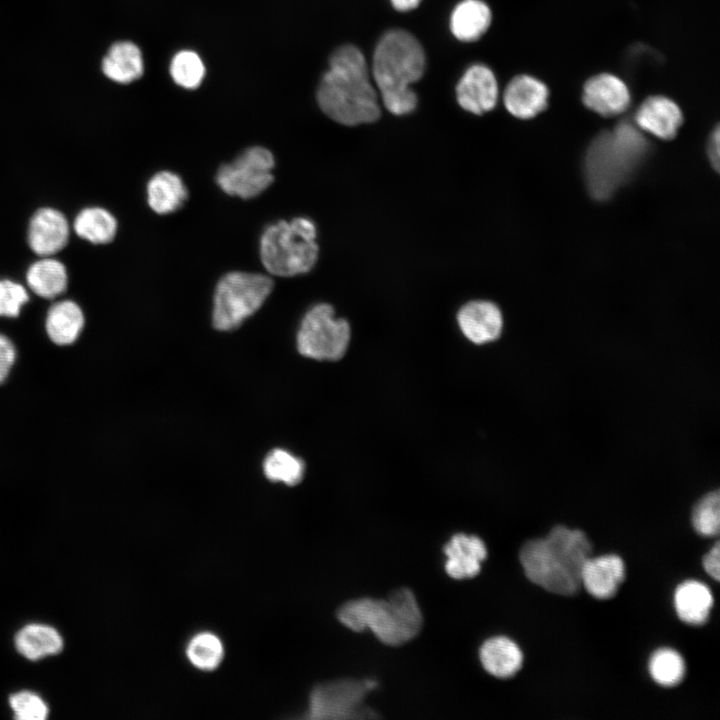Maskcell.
<instances>
[{
    "mask_svg": "<svg viewBox=\"0 0 720 720\" xmlns=\"http://www.w3.org/2000/svg\"><path fill=\"white\" fill-rule=\"evenodd\" d=\"M377 686L373 679H340L315 686L303 718L308 719H368L376 713L364 706L367 694Z\"/></svg>",
    "mask_w": 720,
    "mask_h": 720,
    "instance_id": "obj_8",
    "label": "cell"
},
{
    "mask_svg": "<svg viewBox=\"0 0 720 720\" xmlns=\"http://www.w3.org/2000/svg\"><path fill=\"white\" fill-rule=\"evenodd\" d=\"M317 101L327 116L346 126L372 123L379 118L378 93L357 47L344 45L331 55L329 69L317 90Z\"/></svg>",
    "mask_w": 720,
    "mask_h": 720,
    "instance_id": "obj_1",
    "label": "cell"
},
{
    "mask_svg": "<svg viewBox=\"0 0 720 720\" xmlns=\"http://www.w3.org/2000/svg\"><path fill=\"white\" fill-rule=\"evenodd\" d=\"M68 239V221L58 210L41 208L32 216L28 228V243L37 255H54L65 247Z\"/></svg>",
    "mask_w": 720,
    "mask_h": 720,
    "instance_id": "obj_13",
    "label": "cell"
},
{
    "mask_svg": "<svg viewBox=\"0 0 720 720\" xmlns=\"http://www.w3.org/2000/svg\"><path fill=\"white\" fill-rule=\"evenodd\" d=\"M582 98L590 110L605 117L623 113L631 101L626 84L609 73L590 78L584 85Z\"/></svg>",
    "mask_w": 720,
    "mask_h": 720,
    "instance_id": "obj_12",
    "label": "cell"
},
{
    "mask_svg": "<svg viewBox=\"0 0 720 720\" xmlns=\"http://www.w3.org/2000/svg\"><path fill=\"white\" fill-rule=\"evenodd\" d=\"M74 230L79 237L91 243L106 244L116 235L117 221L106 209L89 207L75 218Z\"/></svg>",
    "mask_w": 720,
    "mask_h": 720,
    "instance_id": "obj_27",
    "label": "cell"
},
{
    "mask_svg": "<svg viewBox=\"0 0 720 720\" xmlns=\"http://www.w3.org/2000/svg\"><path fill=\"white\" fill-rule=\"evenodd\" d=\"M15 718L21 720H44L48 715L45 702L36 694L23 691L10 697Z\"/></svg>",
    "mask_w": 720,
    "mask_h": 720,
    "instance_id": "obj_33",
    "label": "cell"
},
{
    "mask_svg": "<svg viewBox=\"0 0 720 720\" xmlns=\"http://www.w3.org/2000/svg\"><path fill=\"white\" fill-rule=\"evenodd\" d=\"M314 222L306 217L269 225L260 239V258L265 269L281 277L309 272L317 262L319 247Z\"/></svg>",
    "mask_w": 720,
    "mask_h": 720,
    "instance_id": "obj_6",
    "label": "cell"
},
{
    "mask_svg": "<svg viewBox=\"0 0 720 720\" xmlns=\"http://www.w3.org/2000/svg\"><path fill=\"white\" fill-rule=\"evenodd\" d=\"M548 97V88L543 82L529 75H519L507 85L504 104L514 117L530 119L547 107Z\"/></svg>",
    "mask_w": 720,
    "mask_h": 720,
    "instance_id": "obj_18",
    "label": "cell"
},
{
    "mask_svg": "<svg viewBox=\"0 0 720 720\" xmlns=\"http://www.w3.org/2000/svg\"><path fill=\"white\" fill-rule=\"evenodd\" d=\"M591 551V543L582 531L559 525L545 538L526 542L520 550V562L532 583L569 596L581 587V570Z\"/></svg>",
    "mask_w": 720,
    "mask_h": 720,
    "instance_id": "obj_2",
    "label": "cell"
},
{
    "mask_svg": "<svg viewBox=\"0 0 720 720\" xmlns=\"http://www.w3.org/2000/svg\"><path fill=\"white\" fill-rule=\"evenodd\" d=\"M274 164L273 154L268 149L254 146L245 150L233 162L221 166L216 181L219 187L231 196L253 198L273 182Z\"/></svg>",
    "mask_w": 720,
    "mask_h": 720,
    "instance_id": "obj_10",
    "label": "cell"
},
{
    "mask_svg": "<svg viewBox=\"0 0 720 720\" xmlns=\"http://www.w3.org/2000/svg\"><path fill=\"white\" fill-rule=\"evenodd\" d=\"M649 152V143L629 122L599 134L586 151L584 175L588 191L596 200H606L628 181Z\"/></svg>",
    "mask_w": 720,
    "mask_h": 720,
    "instance_id": "obj_4",
    "label": "cell"
},
{
    "mask_svg": "<svg viewBox=\"0 0 720 720\" xmlns=\"http://www.w3.org/2000/svg\"><path fill=\"white\" fill-rule=\"evenodd\" d=\"M708 155L714 169L719 168V129L716 128L708 145Z\"/></svg>",
    "mask_w": 720,
    "mask_h": 720,
    "instance_id": "obj_37",
    "label": "cell"
},
{
    "mask_svg": "<svg viewBox=\"0 0 720 720\" xmlns=\"http://www.w3.org/2000/svg\"><path fill=\"white\" fill-rule=\"evenodd\" d=\"M29 288L38 296L53 299L67 288V271L58 260L44 257L34 262L26 273Z\"/></svg>",
    "mask_w": 720,
    "mask_h": 720,
    "instance_id": "obj_25",
    "label": "cell"
},
{
    "mask_svg": "<svg viewBox=\"0 0 720 720\" xmlns=\"http://www.w3.org/2000/svg\"><path fill=\"white\" fill-rule=\"evenodd\" d=\"M16 358V350L9 338L0 334V384L7 378Z\"/></svg>",
    "mask_w": 720,
    "mask_h": 720,
    "instance_id": "obj_35",
    "label": "cell"
},
{
    "mask_svg": "<svg viewBox=\"0 0 720 720\" xmlns=\"http://www.w3.org/2000/svg\"><path fill=\"white\" fill-rule=\"evenodd\" d=\"M273 289L263 274L233 271L217 283L212 312L213 326L220 331L238 328L265 302Z\"/></svg>",
    "mask_w": 720,
    "mask_h": 720,
    "instance_id": "obj_7",
    "label": "cell"
},
{
    "mask_svg": "<svg viewBox=\"0 0 720 720\" xmlns=\"http://www.w3.org/2000/svg\"><path fill=\"white\" fill-rule=\"evenodd\" d=\"M457 320L463 334L476 344L497 339L503 328V317L498 306L490 301L475 300L463 305Z\"/></svg>",
    "mask_w": 720,
    "mask_h": 720,
    "instance_id": "obj_14",
    "label": "cell"
},
{
    "mask_svg": "<svg viewBox=\"0 0 720 720\" xmlns=\"http://www.w3.org/2000/svg\"><path fill=\"white\" fill-rule=\"evenodd\" d=\"M649 673L659 685L672 687L682 681L685 674V663L682 656L675 650L659 649L649 660Z\"/></svg>",
    "mask_w": 720,
    "mask_h": 720,
    "instance_id": "obj_30",
    "label": "cell"
},
{
    "mask_svg": "<svg viewBox=\"0 0 720 720\" xmlns=\"http://www.w3.org/2000/svg\"><path fill=\"white\" fill-rule=\"evenodd\" d=\"M456 95L459 105L464 110L481 115L491 111L497 103V80L485 65H473L459 80Z\"/></svg>",
    "mask_w": 720,
    "mask_h": 720,
    "instance_id": "obj_11",
    "label": "cell"
},
{
    "mask_svg": "<svg viewBox=\"0 0 720 720\" xmlns=\"http://www.w3.org/2000/svg\"><path fill=\"white\" fill-rule=\"evenodd\" d=\"M350 326L335 318L331 305L320 303L307 311L297 333L300 354L316 360H339L350 341Z\"/></svg>",
    "mask_w": 720,
    "mask_h": 720,
    "instance_id": "obj_9",
    "label": "cell"
},
{
    "mask_svg": "<svg viewBox=\"0 0 720 720\" xmlns=\"http://www.w3.org/2000/svg\"><path fill=\"white\" fill-rule=\"evenodd\" d=\"M188 191L180 176L171 171H160L147 184V201L157 214L166 215L182 207Z\"/></svg>",
    "mask_w": 720,
    "mask_h": 720,
    "instance_id": "obj_21",
    "label": "cell"
},
{
    "mask_svg": "<svg viewBox=\"0 0 720 720\" xmlns=\"http://www.w3.org/2000/svg\"><path fill=\"white\" fill-rule=\"evenodd\" d=\"M338 620L347 628L370 630L382 643L398 646L412 640L421 630L423 617L411 590L400 588L387 599L359 598L343 604Z\"/></svg>",
    "mask_w": 720,
    "mask_h": 720,
    "instance_id": "obj_5",
    "label": "cell"
},
{
    "mask_svg": "<svg viewBox=\"0 0 720 720\" xmlns=\"http://www.w3.org/2000/svg\"><path fill=\"white\" fill-rule=\"evenodd\" d=\"M443 551L447 557L445 570L454 579L476 576L487 556V549L481 538L463 533L453 535Z\"/></svg>",
    "mask_w": 720,
    "mask_h": 720,
    "instance_id": "obj_17",
    "label": "cell"
},
{
    "mask_svg": "<svg viewBox=\"0 0 720 720\" xmlns=\"http://www.w3.org/2000/svg\"><path fill=\"white\" fill-rule=\"evenodd\" d=\"M625 578L623 560L614 554L589 557L581 570V586L597 599L615 595Z\"/></svg>",
    "mask_w": 720,
    "mask_h": 720,
    "instance_id": "obj_16",
    "label": "cell"
},
{
    "mask_svg": "<svg viewBox=\"0 0 720 720\" xmlns=\"http://www.w3.org/2000/svg\"><path fill=\"white\" fill-rule=\"evenodd\" d=\"M491 18V10L483 1L463 0L451 14L450 28L458 40L472 42L487 31Z\"/></svg>",
    "mask_w": 720,
    "mask_h": 720,
    "instance_id": "obj_22",
    "label": "cell"
},
{
    "mask_svg": "<svg viewBox=\"0 0 720 720\" xmlns=\"http://www.w3.org/2000/svg\"><path fill=\"white\" fill-rule=\"evenodd\" d=\"M424 68L423 48L411 33L394 29L383 35L374 51L372 77L389 112L401 116L415 109L417 96L410 86Z\"/></svg>",
    "mask_w": 720,
    "mask_h": 720,
    "instance_id": "obj_3",
    "label": "cell"
},
{
    "mask_svg": "<svg viewBox=\"0 0 720 720\" xmlns=\"http://www.w3.org/2000/svg\"><path fill=\"white\" fill-rule=\"evenodd\" d=\"M692 524L695 531L707 537L717 536L720 528V496L713 491L705 495L694 507Z\"/></svg>",
    "mask_w": 720,
    "mask_h": 720,
    "instance_id": "obj_32",
    "label": "cell"
},
{
    "mask_svg": "<svg viewBox=\"0 0 720 720\" xmlns=\"http://www.w3.org/2000/svg\"><path fill=\"white\" fill-rule=\"evenodd\" d=\"M703 567L706 573L716 581L720 579V547L719 542L710 549L703 558Z\"/></svg>",
    "mask_w": 720,
    "mask_h": 720,
    "instance_id": "obj_36",
    "label": "cell"
},
{
    "mask_svg": "<svg viewBox=\"0 0 720 720\" xmlns=\"http://www.w3.org/2000/svg\"><path fill=\"white\" fill-rule=\"evenodd\" d=\"M674 605L678 617L687 624H703L713 606L709 588L698 581L689 580L675 590Z\"/></svg>",
    "mask_w": 720,
    "mask_h": 720,
    "instance_id": "obj_23",
    "label": "cell"
},
{
    "mask_svg": "<svg viewBox=\"0 0 720 720\" xmlns=\"http://www.w3.org/2000/svg\"><path fill=\"white\" fill-rule=\"evenodd\" d=\"M222 640L213 632L201 631L187 642L185 654L189 662L202 671H213L224 658Z\"/></svg>",
    "mask_w": 720,
    "mask_h": 720,
    "instance_id": "obj_28",
    "label": "cell"
},
{
    "mask_svg": "<svg viewBox=\"0 0 720 720\" xmlns=\"http://www.w3.org/2000/svg\"><path fill=\"white\" fill-rule=\"evenodd\" d=\"M84 326L81 308L71 300L53 304L46 318L49 338L58 345H69L76 341Z\"/></svg>",
    "mask_w": 720,
    "mask_h": 720,
    "instance_id": "obj_24",
    "label": "cell"
},
{
    "mask_svg": "<svg viewBox=\"0 0 720 720\" xmlns=\"http://www.w3.org/2000/svg\"><path fill=\"white\" fill-rule=\"evenodd\" d=\"M170 74L179 86L194 89L201 84L205 67L198 54L190 50H183L173 57Z\"/></svg>",
    "mask_w": 720,
    "mask_h": 720,
    "instance_id": "obj_31",
    "label": "cell"
},
{
    "mask_svg": "<svg viewBox=\"0 0 720 720\" xmlns=\"http://www.w3.org/2000/svg\"><path fill=\"white\" fill-rule=\"evenodd\" d=\"M264 474L273 482H282L289 486L298 484L304 475V462L283 449H274L263 463Z\"/></svg>",
    "mask_w": 720,
    "mask_h": 720,
    "instance_id": "obj_29",
    "label": "cell"
},
{
    "mask_svg": "<svg viewBox=\"0 0 720 720\" xmlns=\"http://www.w3.org/2000/svg\"><path fill=\"white\" fill-rule=\"evenodd\" d=\"M102 71L106 77L121 84L139 79L144 72L140 49L129 41L114 43L103 58Z\"/></svg>",
    "mask_w": 720,
    "mask_h": 720,
    "instance_id": "obj_20",
    "label": "cell"
},
{
    "mask_svg": "<svg viewBox=\"0 0 720 720\" xmlns=\"http://www.w3.org/2000/svg\"><path fill=\"white\" fill-rule=\"evenodd\" d=\"M390 2L396 10L405 12L415 9L421 0H390Z\"/></svg>",
    "mask_w": 720,
    "mask_h": 720,
    "instance_id": "obj_38",
    "label": "cell"
},
{
    "mask_svg": "<svg viewBox=\"0 0 720 720\" xmlns=\"http://www.w3.org/2000/svg\"><path fill=\"white\" fill-rule=\"evenodd\" d=\"M15 643L18 651L31 660L56 654L63 647L60 634L54 628L42 624L23 627L17 633Z\"/></svg>",
    "mask_w": 720,
    "mask_h": 720,
    "instance_id": "obj_26",
    "label": "cell"
},
{
    "mask_svg": "<svg viewBox=\"0 0 720 720\" xmlns=\"http://www.w3.org/2000/svg\"><path fill=\"white\" fill-rule=\"evenodd\" d=\"M682 121L678 105L664 96L647 98L635 113L637 127L662 140L674 138Z\"/></svg>",
    "mask_w": 720,
    "mask_h": 720,
    "instance_id": "obj_15",
    "label": "cell"
},
{
    "mask_svg": "<svg viewBox=\"0 0 720 720\" xmlns=\"http://www.w3.org/2000/svg\"><path fill=\"white\" fill-rule=\"evenodd\" d=\"M480 660L489 674L498 678H509L520 670L523 654L513 640L497 636L482 644Z\"/></svg>",
    "mask_w": 720,
    "mask_h": 720,
    "instance_id": "obj_19",
    "label": "cell"
},
{
    "mask_svg": "<svg viewBox=\"0 0 720 720\" xmlns=\"http://www.w3.org/2000/svg\"><path fill=\"white\" fill-rule=\"evenodd\" d=\"M28 300L29 295L21 284L0 280V316L17 317Z\"/></svg>",
    "mask_w": 720,
    "mask_h": 720,
    "instance_id": "obj_34",
    "label": "cell"
}]
</instances>
